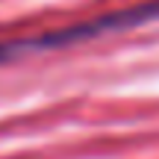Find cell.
<instances>
[{"instance_id":"obj_1","label":"cell","mask_w":159,"mask_h":159,"mask_svg":"<svg viewBox=\"0 0 159 159\" xmlns=\"http://www.w3.org/2000/svg\"><path fill=\"white\" fill-rule=\"evenodd\" d=\"M153 21H159V0H142V3L109 9V12H100V15H91V18H80V21L62 24V27H47V30H39V33L3 39L0 41V68L15 65L21 59L41 56V53H53V50L85 44V41L106 39V35L130 33V30L153 24Z\"/></svg>"}]
</instances>
